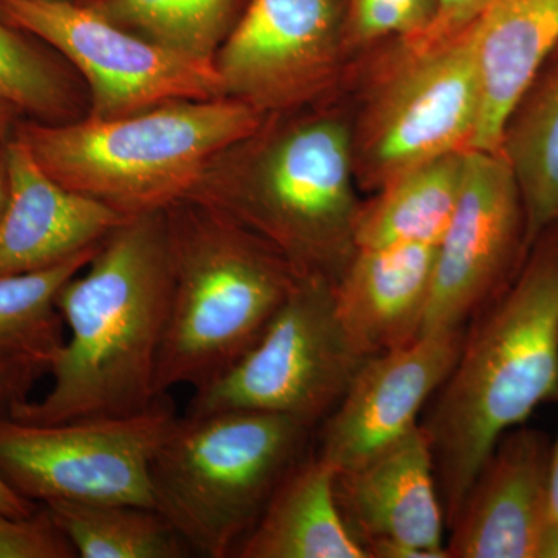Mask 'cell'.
Listing matches in <instances>:
<instances>
[{
	"label": "cell",
	"mask_w": 558,
	"mask_h": 558,
	"mask_svg": "<svg viewBox=\"0 0 558 558\" xmlns=\"http://www.w3.org/2000/svg\"><path fill=\"white\" fill-rule=\"evenodd\" d=\"M80 274L58 292L69 337L51 365L50 391L10 405L17 421L128 416L159 398L154 385L171 299L165 211L121 222Z\"/></svg>",
	"instance_id": "cell-1"
},
{
	"label": "cell",
	"mask_w": 558,
	"mask_h": 558,
	"mask_svg": "<svg viewBox=\"0 0 558 558\" xmlns=\"http://www.w3.org/2000/svg\"><path fill=\"white\" fill-rule=\"evenodd\" d=\"M340 98L264 116L205 171L189 199L271 245L300 277L336 282L354 253L357 197Z\"/></svg>",
	"instance_id": "cell-2"
},
{
	"label": "cell",
	"mask_w": 558,
	"mask_h": 558,
	"mask_svg": "<svg viewBox=\"0 0 558 558\" xmlns=\"http://www.w3.org/2000/svg\"><path fill=\"white\" fill-rule=\"evenodd\" d=\"M476 315L421 422L449 526L499 439L558 399V245H542Z\"/></svg>",
	"instance_id": "cell-3"
},
{
	"label": "cell",
	"mask_w": 558,
	"mask_h": 558,
	"mask_svg": "<svg viewBox=\"0 0 558 558\" xmlns=\"http://www.w3.org/2000/svg\"><path fill=\"white\" fill-rule=\"evenodd\" d=\"M171 299L156 395L205 387L255 347L299 271L255 233L193 199L165 209Z\"/></svg>",
	"instance_id": "cell-4"
},
{
	"label": "cell",
	"mask_w": 558,
	"mask_h": 558,
	"mask_svg": "<svg viewBox=\"0 0 558 558\" xmlns=\"http://www.w3.org/2000/svg\"><path fill=\"white\" fill-rule=\"evenodd\" d=\"M263 119L222 97L168 101L120 119L25 121L14 135L62 186L135 218L189 199L211 161Z\"/></svg>",
	"instance_id": "cell-5"
},
{
	"label": "cell",
	"mask_w": 558,
	"mask_h": 558,
	"mask_svg": "<svg viewBox=\"0 0 558 558\" xmlns=\"http://www.w3.org/2000/svg\"><path fill=\"white\" fill-rule=\"evenodd\" d=\"M339 98L355 182L365 193L472 148L481 105L473 24L442 39H389L363 51L349 62Z\"/></svg>",
	"instance_id": "cell-6"
},
{
	"label": "cell",
	"mask_w": 558,
	"mask_h": 558,
	"mask_svg": "<svg viewBox=\"0 0 558 558\" xmlns=\"http://www.w3.org/2000/svg\"><path fill=\"white\" fill-rule=\"evenodd\" d=\"M312 429L260 411L179 416L150 461L154 505L197 556L234 557Z\"/></svg>",
	"instance_id": "cell-7"
},
{
	"label": "cell",
	"mask_w": 558,
	"mask_h": 558,
	"mask_svg": "<svg viewBox=\"0 0 558 558\" xmlns=\"http://www.w3.org/2000/svg\"><path fill=\"white\" fill-rule=\"evenodd\" d=\"M178 417L168 395L128 416L50 425L0 416V476L22 497L43 505L156 509L150 461Z\"/></svg>",
	"instance_id": "cell-8"
},
{
	"label": "cell",
	"mask_w": 558,
	"mask_h": 558,
	"mask_svg": "<svg viewBox=\"0 0 558 558\" xmlns=\"http://www.w3.org/2000/svg\"><path fill=\"white\" fill-rule=\"evenodd\" d=\"M366 359L352 348L333 304V282L303 277L255 347L193 389L186 416L260 411L322 424Z\"/></svg>",
	"instance_id": "cell-9"
},
{
	"label": "cell",
	"mask_w": 558,
	"mask_h": 558,
	"mask_svg": "<svg viewBox=\"0 0 558 558\" xmlns=\"http://www.w3.org/2000/svg\"><path fill=\"white\" fill-rule=\"evenodd\" d=\"M0 16L60 51L89 89L92 119H120L174 100L226 97L213 62L135 35L73 0H0Z\"/></svg>",
	"instance_id": "cell-10"
},
{
	"label": "cell",
	"mask_w": 558,
	"mask_h": 558,
	"mask_svg": "<svg viewBox=\"0 0 558 558\" xmlns=\"http://www.w3.org/2000/svg\"><path fill=\"white\" fill-rule=\"evenodd\" d=\"M351 61L336 0H248L213 64L226 97L270 116L337 100Z\"/></svg>",
	"instance_id": "cell-11"
},
{
	"label": "cell",
	"mask_w": 558,
	"mask_h": 558,
	"mask_svg": "<svg viewBox=\"0 0 558 558\" xmlns=\"http://www.w3.org/2000/svg\"><path fill=\"white\" fill-rule=\"evenodd\" d=\"M524 244L519 183L501 150L469 149L457 209L436 252L418 336L461 328L497 296Z\"/></svg>",
	"instance_id": "cell-12"
},
{
	"label": "cell",
	"mask_w": 558,
	"mask_h": 558,
	"mask_svg": "<svg viewBox=\"0 0 558 558\" xmlns=\"http://www.w3.org/2000/svg\"><path fill=\"white\" fill-rule=\"evenodd\" d=\"M465 326L422 333L366 359L336 409L322 422L315 453L336 473L359 468L416 428L464 347Z\"/></svg>",
	"instance_id": "cell-13"
},
{
	"label": "cell",
	"mask_w": 558,
	"mask_h": 558,
	"mask_svg": "<svg viewBox=\"0 0 558 558\" xmlns=\"http://www.w3.org/2000/svg\"><path fill=\"white\" fill-rule=\"evenodd\" d=\"M336 497L369 558H449L435 458L421 424L365 464L337 473Z\"/></svg>",
	"instance_id": "cell-14"
},
{
	"label": "cell",
	"mask_w": 558,
	"mask_h": 558,
	"mask_svg": "<svg viewBox=\"0 0 558 558\" xmlns=\"http://www.w3.org/2000/svg\"><path fill=\"white\" fill-rule=\"evenodd\" d=\"M549 461L542 433H506L451 521L449 558H537L550 517Z\"/></svg>",
	"instance_id": "cell-15"
},
{
	"label": "cell",
	"mask_w": 558,
	"mask_h": 558,
	"mask_svg": "<svg viewBox=\"0 0 558 558\" xmlns=\"http://www.w3.org/2000/svg\"><path fill=\"white\" fill-rule=\"evenodd\" d=\"M2 153L9 199L0 216V278L60 266L130 219L50 178L16 135Z\"/></svg>",
	"instance_id": "cell-16"
},
{
	"label": "cell",
	"mask_w": 558,
	"mask_h": 558,
	"mask_svg": "<svg viewBox=\"0 0 558 558\" xmlns=\"http://www.w3.org/2000/svg\"><path fill=\"white\" fill-rule=\"evenodd\" d=\"M438 245L357 248L333 282V304L349 343L363 359L417 339Z\"/></svg>",
	"instance_id": "cell-17"
},
{
	"label": "cell",
	"mask_w": 558,
	"mask_h": 558,
	"mask_svg": "<svg viewBox=\"0 0 558 558\" xmlns=\"http://www.w3.org/2000/svg\"><path fill=\"white\" fill-rule=\"evenodd\" d=\"M480 119L472 148L498 153L513 110L558 47V0H497L473 21Z\"/></svg>",
	"instance_id": "cell-18"
},
{
	"label": "cell",
	"mask_w": 558,
	"mask_h": 558,
	"mask_svg": "<svg viewBox=\"0 0 558 558\" xmlns=\"http://www.w3.org/2000/svg\"><path fill=\"white\" fill-rule=\"evenodd\" d=\"M336 470L317 453L292 465L242 539L236 558H369L336 497Z\"/></svg>",
	"instance_id": "cell-19"
},
{
	"label": "cell",
	"mask_w": 558,
	"mask_h": 558,
	"mask_svg": "<svg viewBox=\"0 0 558 558\" xmlns=\"http://www.w3.org/2000/svg\"><path fill=\"white\" fill-rule=\"evenodd\" d=\"M98 245L51 269L0 278V380L7 409L28 400L32 385L50 374L65 340L58 292L86 269Z\"/></svg>",
	"instance_id": "cell-20"
},
{
	"label": "cell",
	"mask_w": 558,
	"mask_h": 558,
	"mask_svg": "<svg viewBox=\"0 0 558 558\" xmlns=\"http://www.w3.org/2000/svg\"><path fill=\"white\" fill-rule=\"evenodd\" d=\"M468 150L444 154L411 168L362 202L355 220V247L438 245L461 196Z\"/></svg>",
	"instance_id": "cell-21"
},
{
	"label": "cell",
	"mask_w": 558,
	"mask_h": 558,
	"mask_svg": "<svg viewBox=\"0 0 558 558\" xmlns=\"http://www.w3.org/2000/svg\"><path fill=\"white\" fill-rule=\"evenodd\" d=\"M499 150L519 183L531 247L558 223V60L513 110Z\"/></svg>",
	"instance_id": "cell-22"
},
{
	"label": "cell",
	"mask_w": 558,
	"mask_h": 558,
	"mask_svg": "<svg viewBox=\"0 0 558 558\" xmlns=\"http://www.w3.org/2000/svg\"><path fill=\"white\" fill-rule=\"evenodd\" d=\"M248 0H83L142 38L197 61H215Z\"/></svg>",
	"instance_id": "cell-23"
},
{
	"label": "cell",
	"mask_w": 558,
	"mask_h": 558,
	"mask_svg": "<svg viewBox=\"0 0 558 558\" xmlns=\"http://www.w3.org/2000/svg\"><path fill=\"white\" fill-rule=\"evenodd\" d=\"M80 558H183L193 550L159 510L131 505H46Z\"/></svg>",
	"instance_id": "cell-24"
},
{
	"label": "cell",
	"mask_w": 558,
	"mask_h": 558,
	"mask_svg": "<svg viewBox=\"0 0 558 558\" xmlns=\"http://www.w3.org/2000/svg\"><path fill=\"white\" fill-rule=\"evenodd\" d=\"M0 100L44 123L87 116L86 100L68 72L0 16Z\"/></svg>",
	"instance_id": "cell-25"
},
{
	"label": "cell",
	"mask_w": 558,
	"mask_h": 558,
	"mask_svg": "<svg viewBox=\"0 0 558 558\" xmlns=\"http://www.w3.org/2000/svg\"><path fill=\"white\" fill-rule=\"evenodd\" d=\"M344 49L354 60L389 39L413 38L427 32L438 0H336Z\"/></svg>",
	"instance_id": "cell-26"
},
{
	"label": "cell",
	"mask_w": 558,
	"mask_h": 558,
	"mask_svg": "<svg viewBox=\"0 0 558 558\" xmlns=\"http://www.w3.org/2000/svg\"><path fill=\"white\" fill-rule=\"evenodd\" d=\"M73 557L75 548L46 505L24 517L0 515V558Z\"/></svg>",
	"instance_id": "cell-27"
},
{
	"label": "cell",
	"mask_w": 558,
	"mask_h": 558,
	"mask_svg": "<svg viewBox=\"0 0 558 558\" xmlns=\"http://www.w3.org/2000/svg\"><path fill=\"white\" fill-rule=\"evenodd\" d=\"M497 0H438L435 21L417 38L436 40L447 38L468 27ZM414 38V36H413Z\"/></svg>",
	"instance_id": "cell-28"
},
{
	"label": "cell",
	"mask_w": 558,
	"mask_h": 558,
	"mask_svg": "<svg viewBox=\"0 0 558 558\" xmlns=\"http://www.w3.org/2000/svg\"><path fill=\"white\" fill-rule=\"evenodd\" d=\"M0 402H2V384H0ZM38 508L31 499L22 497L0 476V515L24 517Z\"/></svg>",
	"instance_id": "cell-29"
},
{
	"label": "cell",
	"mask_w": 558,
	"mask_h": 558,
	"mask_svg": "<svg viewBox=\"0 0 558 558\" xmlns=\"http://www.w3.org/2000/svg\"><path fill=\"white\" fill-rule=\"evenodd\" d=\"M537 558H558V517L553 515V513H550L548 523L543 529Z\"/></svg>",
	"instance_id": "cell-30"
},
{
	"label": "cell",
	"mask_w": 558,
	"mask_h": 558,
	"mask_svg": "<svg viewBox=\"0 0 558 558\" xmlns=\"http://www.w3.org/2000/svg\"><path fill=\"white\" fill-rule=\"evenodd\" d=\"M13 110H16L13 106L0 100V137L9 128ZM7 199H9V186H7L5 172L0 171V216H2L3 209H5Z\"/></svg>",
	"instance_id": "cell-31"
},
{
	"label": "cell",
	"mask_w": 558,
	"mask_h": 558,
	"mask_svg": "<svg viewBox=\"0 0 558 558\" xmlns=\"http://www.w3.org/2000/svg\"><path fill=\"white\" fill-rule=\"evenodd\" d=\"M549 505L550 513L558 517V436L556 444L550 447L549 461Z\"/></svg>",
	"instance_id": "cell-32"
},
{
	"label": "cell",
	"mask_w": 558,
	"mask_h": 558,
	"mask_svg": "<svg viewBox=\"0 0 558 558\" xmlns=\"http://www.w3.org/2000/svg\"><path fill=\"white\" fill-rule=\"evenodd\" d=\"M73 2H83V0H73Z\"/></svg>",
	"instance_id": "cell-33"
}]
</instances>
